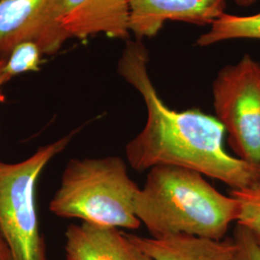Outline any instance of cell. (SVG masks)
Returning a JSON list of instances; mask_svg holds the SVG:
<instances>
[{
    "instance_id": "obj_1",
    "label": "cell",
    "mask_w": 260,
    "mask_h": 260,
    "mask_svg": "<svg viewBox=\"0 0 260 260\" xmlns=\"http://www.w3.org/2000/svg\"><path fill=\"white\" fill-rule=\"evenodd\" d=\"M117 72L143 98L147 121L125 146L130 167L144 173L156 166L194 170L231 190L260 182V165L235 157L223 145L225 132L215 116L191 108L177 111L159 96L149 73V53L142 41H126Z\"/></svg>"
},
{
    "instance_id": "obj_2",
    "label": "cell",
    "mask_w": 260,
    "mask_h": 260,
    "mask_svg": "<svg viewBox=\"0 0 260 260\" xmlns=\"http://www.w3.org/2000/svg\"><path fill=\"white\" fill-rule=\"evenodd\" d=\"M135 212L151 237L185 234L221 240L237 223L239 204L194 170L156 166L136 195Z\"/></svg>"
},
{
    "instance_id": "obj_3",
    "label": "cell",
    "mask_w": 260,
    "mask_h": 260,
    "mask_svg": "<svg viewBox=\"0 0 260 260\" xmlns=\"http://www.w3.org/2000/svg\"><path fill=\"white\" fill-rule=\"evenodd\" d=\"M139 189L122 158H73L66 165L49 211L63 219L133 231L142 224L135 212Z\"/></svg>"
},
{
    "instance_id": "obj_4",
    "label": "cell",
    "mask_w": 260,
    "mask_h": 260,
    "mask_svg": "<svg viewBox=\"0 0 260 260\" xmlns=\"http://www.w3.org/2000/svg\"><path fill=\"white\" fill-rule=\"evenodd\" d=\"M78 131L40 147L22 161L9 163L0 159V234L12 260H47L36 204L38 181L48 163Z\"/></svg>"
},
{
    "instance_id": "obj_5",
    "label": "cell",
    "mask_w": 260,
    "mask_h": 260,
    "mask_svg": "<svg viewBox=\"0 0 260 260\" xmlns=\"http://www.w3.org/2000/svg\"><path fill=\"white\" fill-rule=\"evenodd\" d=\"M216 118L233 155L260 165V64L245 54L223 67L212 85Z\"/></svg>"
},
{
    "instance_id": "obj_6",
    "label": "cell",
    "mask_w": 260,
    "mask_h": 260,
    "mask_svg": "<svg viewBox=\"0 0 260 260\" xmlns=\"http://www.w3.org/2000/svg\"><path fill=\"white\" fill-rule=\"evenodd\" d=\"M64 0H0V57L24 41L35 42L43 55L57 53L68 38L60 24Z\"/></svg>"
},
{
    "instance_id": "obj_7",
    "label": "cell",
    "mask_w": 260,
    "mask_h": 260,
    "mask_svg": "<svg viewBox=\"0 0 260 260\" xmlns=\"http://www.w3.org/2000/svg\"><path fill=\"white\" fill-rule=\"evenodd\" d=\"M225 9V0H129L130 34L137 41L150 39L168 21L210 26Z\"/></svg>"
},
{
    "instance_id": "obj_8",
    "label": "cell",
    "mask_w": 260,
    "mask_h": 260,
    "mask_svg": "<svg viewBox=\"0 0 260 260\" xmlns=\"http://www.w3.org/2000/svg\"><path fill=\"white\" fill-rule=\"evenodd\" d=\"M60 24L68 39L99 34L129 39V0H64Z\"/></svg>"
},
{
    "instance_id": "obj_9",
    "label": "cell",
    "mask_w": 260,
    "mask_h": 260,
    "mask_svg": "<svg viewBox=\"0 0 260 260\" xmlns=\"http://www.w3.org/2000/svg\"><path fill=\"white\" fill-rule=\"evenodd\" d=\"M66 260H152L120 229L71 224L65 233Z\"/></svg>"
},
{
    "instance_id": "obj_10",
    "label": "cell",
    "mask_w": 260,
    "mask_h": 260,
    "mask_svg": "<svg viewBox=\"0 0 260 260\" xmlns=\"http://www.w3.org/2000/svg\"><path fill=\"white\" fill-rule=\"evenodd\" d=\"M128 236L152 260H233L235 245L233 237L221 240L176 234L163 237Z\"/></svg>"
},
{
    "instance_id": "obj_11",
    "label": "cell",
    "mask_w": 260,
    "mask_h": 260,
    "mask_svg": "<svg viewBox=\"0 0 260 260\" xmlns=\"http://www.w3.org/2000/svg\"><path fill=\"white\" fill-rule=\"evenodd\" d=\"M260 40V11L249 16L223 14L197 40L199 47H209L230 40Z\"/></svg>"
},
{
    "instance_id": "obj_12",
    "label": "cell",
    "mask_w": 260,
    "mask_h": 260,
    "mask_svg": "<svg viewBox=\"0 0 260 260\" xmlns=\"http://www.w3.org/2000/svg\"><path fill=\"white\" fill-rule=\"evenodd\" d=\"M239 204L237 223L250 231L260 247V182L243 190H231Z\"/></svg>"
},
{
    "instance_id": "obj_13",
    "label": "cell",
    "mask_w": 260,
    "mask_h": 260,
    "mask_svg": "<svg viewBox=\"0 0 260 260\" xmlns=\"http://www.w3.org/2000/svg\"><path fill=\"white\" fill-rule=\"evenodd\" d=\"M42 55V50L35 42H21L6 57L5 72L10 78L29 72H38Z\"/></svg>"
},
{
    "instance_id": "obj_14",
    "label": "cell",
    "mask_w": 260,
    "mask_h": 260,
    "mask_svg": "<svg viewBox=\"0 0 260 260\" xmlns=\"http://www.w3.org/2000/svg\"><path fill=\"white\" fill-rule=\"evenodd\" d=\"M235 252L233 260H260V247L249 230L239 223L233 229Z\"/></svg>"
},
{
    "instance_id": "obj_15",
    "label": "cell",
    "mask_w": 260,
    "mask_h": 260,
    "mask_svg": "<svg viewBox=\"0 0 260 260\" xmlns=\"http://www.w3.org/2000/svg\"><path fill=\"white\" fill-rule=\"evenodd\" d=\"M5 63H6V58L0 57V89L4 84L8 82L11 79L5 72Z\"/></svg>"
},
{
    "instance_id": "obj_16",
    "label": "cell",
    "mask_w": 260,
    "mask_h": 260,
    "mask_svg": "<svg viewBox=\"0 0 260 260\" xmlns=\"http://www.w3.org/2000/svg\"><path fill=\"white\" fill-rule=\"evenodd\" d=\"M0 260H12L8 246L0 234Z\"/></svg>"
},
{
    "instance_id": "obj_17",
    "label": "cell",
    "mask_w": 260,
    "mask_h": 260,
    "mask_svg": "<svg viewBox=\"0 0 260 260\" xmlns=\"http://www.w3.org/2000/svg\"><path fill=\"white\" fill-rule=\"evenodd\" d=\"M258 0H234V2L240 6V7H250L251 5H253L254 3H256Z\"/></svg>"
},
{
    "instance_id": "obj_18",
    "label": "cell",
    "mask_w": 260,
    "mask_h": 260,
    "mask_svg": "<svg viewBox=\"0 0 260 260\" xmlns=\"http://www.w3.org/2000/svg\"><path fill=\"white\" fill-rule=\"evenodd\" d=\"M63 260H66V259H63Z\"/></svg>"
}]
</instances>
